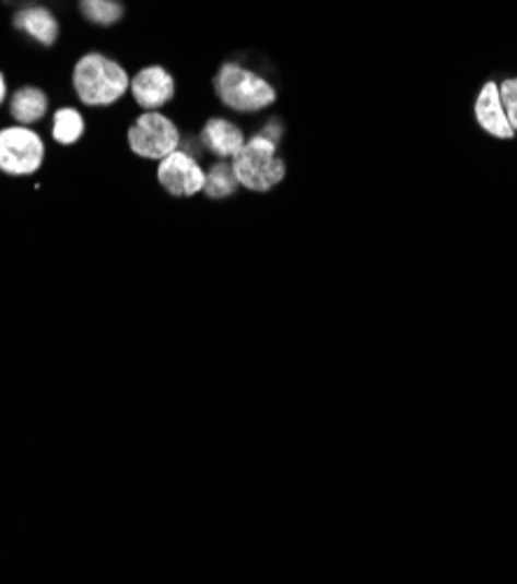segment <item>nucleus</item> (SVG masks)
<instances>
[{
    "label": "nucleus",
    "instance_id": "9",
    "mask_svg": "<svg viewBox=\"0 0 517 584\" xmlns=\"http://www.w3.org/2000/svg\"><path fill=\"white\" fill-rule=\"evenodd\" d=\"M201 140L212 154L222 158H234L245 145L243 131L226 119H210L201 133Z\"/></svg>",
    "mask_w": 517,
    "mask_h": 584
},
{
    "label": "nucleus",
    "instance_id": "1",
    "mask_svg": "<svg viewBox=\"0 0 517 584\" xmlns=\"http://www.w3.org/2000/svg\"><path fill=\"white\" fill-rule=\"evenodd\" d=\"M73 84L82 103L110 105L127 94L129 73L108 57L86 55L75 65Z\"/></svg>",
    "mask_w": 517,
    "mask_h": 584
},
{
    "label": "nucleus",
    "instance_id": "5",
    "mask_svg": "<svg viewBox=\"0 0 517 584\" xmlns=\"http://www.w3.org/2000/svg\"><path fill=\"white\" fill-rule=\"evenodd\" d=\"M45 156L43 140L26 127L0 131V170L8 175H31L40 168Z\"/></svg>",
    "mask_w": 517,
    "mask_h": 584
},
{
    "label": "nucleus",
    "instance_id": "6",
    "mask_svg": "<svg viewBox=\"0 0 517 584\" xmlns=\"http://www.w3.org/2000/svg\"><path fill=\"white\" fill-rule=\"evenodd\" d=\"M158 182L177 199H189L193 193L203 191L205 187V172L199 162L187 152H173L162 158L158 166Z\"/></svg>",
    "mask_w": 517,
    "mask_h": 584
},
{
    "label": "nucleus",
    "instance_id": "10",
    "mask_svg": "<svg viewBox=\"0 0 517 584\" xmlns=\"http://www.w3.org/2000/svg\"><path fill=\"white\" fill-rule=\"evenodd\" d=\"M14 26L22 28L33 40H38L43 45H55L59 38L57 16L45 8H26L22 12H16Z\"/></svg>",
    "mask_w": 517,
    "mask_h": 584
},
{
    "label": "nucleus",
    "instance_id": "14",
    "mask_svg": "<svg viewBox=\"0 0 517 584\" xmlns=\"http://www.w3.org/2000/svg\"><path fill=\"white\" fill-rule=\"evenodd\" d=\"M84 133V121L80 117L78 110H70V108H63L57 112L55 117V140L61 145H73L78 143V140L82 138Z\"/></svg>",
    "mask_w": 517,
    "mask_h": 584
},
{
    "label": "nucleus",
    "instance_id": "4",
    "mask_svg": "<svg viewBox=\"0 0 517 584\" xmlns=\"http://www.w3.org/2000/svg\"><path fill=\"white\" fill-rule=\"evenodd\" d=\"M129 145L138 156L162 162L168 154L177 152L180 131L175 129V123L166 115L148 110L129 129Z\"/></svg>",
    "mask_w": 517,
    "mask_h": 584
},
{
    "label": "nucleus",
    "instance_id": "15",
    "mask_svg": "<svg viewBox=\"0 0 517 584\" xmlns=\"http://www.w3.org/2000/svg\"><path fill=\"white\" fill-rule=\"evenodd\" d=\"M498 96H502L504 112L510 121L513 131L517 133V78H508L498 84Z\"/></svg>",
    "mask_w": 517,
    "mask_h": 584
},
{
    "label": "nucleus",
    "instance_id": "8",
    "mask_svg": "<svg viewBox=\"0 0 517 584\" xmlns=\"http://www.w3.org/2000/svg\"><path fill=\"white\" fill-rule=\"evenodd\" d=\"M475 121H478V127L485 133H490L492 138H502V140L515 138V131L504 112L496 82H487L483 88H480V94L475 98Z\"/></svg>",
    "mask_w": 517,
    "mask_h": 584
},
{
    "label": "nucleus",
    "instance_id": "13",
    "mask_svg": "<svg viewBox=\"0 0 517 584\" xmlns=\"http://www.w3.org/2000/svg\"><path fill=\"white\" fill-rule=\"evenodd\" d=\"M80 10L86 22L98 26L117 24L124 16V8L119 5V0H80Z\"/></svg>",
    "mask_w": 517,
    "mask_h": 584
},
{
    "label": "nucleus",
    "instance_id": "7",
    "mask_svg": "<svg viewBox=\"0 0 517 584\" xmlns=\"http://www.w3.org/2000/svg\"><path fill=\"white\" fill-rule=\"evenodd\" d=\"M131 92L136 103L145 110H156L166 105L175 94V82L171 73L162 65H150L133 78Z\"/></svg>",
    "mask_w": 517,
    "mask_h": 584
},
{
    "label": "nucleus",
    "instance_id": "2",
    "mask_svg": "<svg viewBox=\"0 0 517 584\" xmlns=\"http://www.w3.org/2000/svg\"><path fill=\"white\" fill-rule=\"evenodd\" d=\"M215 92L226 108L236 112H259L275 103V88L252 70L224 63L215 78Z\"/></svg>",
    "mask_w": 517,
    "mask_h": 584
},
{
    "label": "nucleus",
    "instance_id": "11",
    "mask_svg": "<svg viewBox=\"0 0 517 584\" xmlns=\"http://www.w3.org/2000/svg\"><path fill=\"white\" fill-rule=\"evenodd\" d=\"M10 112H12V117L16 121L24 123V127H26V123L43 119V115L47 112V96H45V92H40V88H35V86L20 88V92L12 96Z\"/></svg>",
    "mask_w": 517,
    "mask_h": 584
},
{
    "label": "nucleus",
    "instance_id": "3",
    "mask_svg": "<svg viewBox=\"0 0 517 584\" xmlns=\"http://www.w3.org/2000/svg\"><path fill=\"white\" fill-rule=\"evenodd\" d=\"M238 184L249 191H271L284 180V164L278 156V145L266 135H255L231 162Z\"/></svg>",
    "mask_w": 517,
    "mask_h": 584
},
{
    "label": "nucleus",
    "instance_id": "12",
    "mask_svg": "<svg viewBox=\"0 0 517 584\" xmlns=\"http://www.w3.org/2000/svg\"><path fill=\"white\" fill-rule=\"evenodd\" d=\"M238 180H236V172L234 166L231 164H215L210 168V172L205 175V187L203 191L208 193L210 199H226L231 193L236 191Z\"/></svg>",
    "mask_w": 517,
    "mask_h": 584
},
{
    "label": "nucleus",
    "instance_id": "16",
    "mask_svg": "<svg viewBox=\"0 0 517 584\" xmlns=\"http://www.w3.org/2000/svg\"><path fill=\"white\" fill-rule=\"evenodd\" d=\"M3 98H5V80L0 75V103H3Z\"/></svg>",
    "mask_w": 517,
    "mask_h": 584
}]
</instances>
